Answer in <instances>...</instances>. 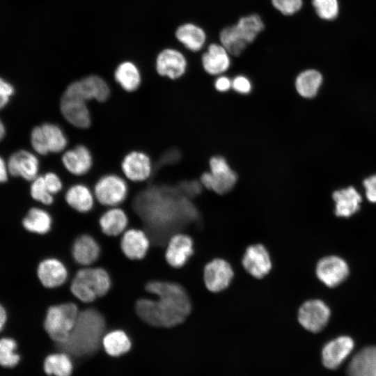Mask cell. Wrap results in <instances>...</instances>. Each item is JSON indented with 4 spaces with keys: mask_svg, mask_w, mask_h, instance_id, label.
<instances>
[{
    "mask_svg": "<svg viewBox=\"0 0 376 376\" xmlns=\"http://www.w3.org/2000/svg\"><path fill=\"white\" fill-rule=\"evenodd\" d=\"M13 93L14 88L12 85L0 77V109L8 102Z\"/></svg>",
    "mask_w": 376,
    "mask_h": 376,
    "instance_id": "cell-44",
    "label": "cell"
},
{
    "mask_svg": "<svg viewBox=\"0 0 376 376\" xmlns=\"http://www.w3.org/2000/svg\"><path fill=\"white\" fill-rule=\"evenodd\" d=\"M70 290L75 297L85 304L91 303L97 298L95 293L91 288L75 276L71 281Z\"/></svg>",
    "mask_w": 376,
    "mask_h": 376,
    "instance_id": "cell-39",
    "label": "cell"
},
{
    "mask_svg": "<svg viewBox=\"0 0 376 376\" xmlns=\"http://www.w3.org/2000/svg\"><path fill=\"white\" fill-rule=\"evenodd\" d=\"M235 26L240 37L247 44L251 43L265 28L263 21L257 14L242 17Z\"/></svg>",
    "mask_w": 376,
    "mask_h": 376,
    "instance_id": "cell-34",
    "label": "cell"
},
{
    "mask_svg": "<svg viewBox=\"0 0 376 376\" xmlns=\"http://www.w3.org/2000/svg\"><path fill=\"white\" fill-rule=\"evenodd\" d=\"M8 168L3 159L0 157V182H6L8 179Z\"/></svg>",
    "mask_w": 376,
    "mask_h": 376,
    "instance_id": "cell-46",
    "label": "cell"
},
{
    "mask_svg": "<svg viewBox=\"0 0 376 376\" xmlns=\"http://www.w3.org/2000/svg\"><path fill=\"white\" fill-rule=\"evenodd\" d=\"M30 191L31 197L43 205H49L54 203V195L49 191L42 175L32 181Z\"/></svg>",
    "mask_w": 376,
    "mask_h": 376,
    "instance_id": "cell-37",
    "label": "cell"
},
{
    "mask_svg": "<svg viewBox=\"0 0 376 376\" xmlns=\"http://www.w3.org/2000/svg\"><path fill=\"white\" fill-rule=\"evenodd\" d=\"M31 143L39 155L63 152L68 141L62 128L56 124L45 123L36 126L31 131Z\"/></svg>",
    "mask_w": 376,
    "mask_h": 376,
    "instance_id": "cell-5",
    "label": "cell"
},
{
    "mask_svg": "<svg viewBox=\"0 0 376 376\" xmlns=\"http://www.w3.org/2000/svg\"><path fill=\"white\" fill-rule=\"evenodd\" d=\"M61 163L65 169L75 176L87 174L93 165V157L85 145L78 144L66 149L62 154Z\"/></svg>",
    "mask_w": 376,
    "mask_h": 376,
    "instance_id": "cell-14",
    "label": "cell"
},
{
    "mask_svg": "<svg viewBox=\"0 0 376 376\" xmlns=\"http://www.w3.org/2000/svg\"><path fill=\"white\" fill-rule=\"evenodd\" d=\"M102 345L108 354L118 357L130 350L131 341L124 331L116 329L104 335Z\"/></svg>",
    "mask_w": 376,
    "mask_h": 376,
    "instance_id": "cell-32",
    "label": "cell"
},
{
    "mask_svg": "<svg viewBox=\"0 0 376 376\" xmlns=\"http://www.w3.org/2000/svg\"><path fill=\"white\" fill-rule=\"evenodd\" d=\"M105 327L104 318L97 310L86 308L79 311L68 338L56 345L70 356L81 357L91 355L100 348Z\"/></svg>",
    "mask_w": 376,
    "mask_h": 376,
    "instance_id": "cell-2",
    "label": "cell"
},
{
    "mask_svg": "<svg viewBox=\"0 0 376 376\" xmlns=\"http://www.w3.org/2000/svg\"><path fill=\"white\" fill-rule=\"evenodd\" d=\"M114 79L127 93L136 91L142 81L139 69L131 61H123L117 66L114 71Z\"/></svg>",
    "mask_w": 376,
    "mask_h": 376,
    "instance_id": "cell-28",
    "label": "cell"
},
{
    "mask_svg": "<svg viewBox=\"0 0 376 376\" xmlns=\"http://www.w3.org/2000/svg\"><path fill=\"white\" fill-rule=\"evenodd\" d=\"M273 6L285 15H292L302 7V0H271Z\"/></svg>",
    "mask_w": 376,
    "mask_h": 376,
    "instance_id": "cell-40",
    "label": "cell"
},
{
    "mask_svg": "<svg viewBox=\"0 0 376 376\" xmlns=\"http://www.w3.org/2000/svg\"><path fill=\"white\" fill-rule=\"evenodd\" d=\"M64 198L72 209L80 213L90 212L95 201L93 191L83 183H75L70 186L65 193Z\"/></svg>",
    "mask_w": 376,
    "mask_h": 376,
    "instance_id": "cell-24",
    "label": "cell"
},
{
    "mask_svg": "<svg viewBox=\"0 0 376 376\" xmlns=\"http://www.w3.org/2000/svg\"><path fill=\"white\" fill-rule=\"evenodd\" d=\"M42 176L49 191L52 195L58 194L63 189V181L56 173L47 172Z\"/></svg>",
    "mask_w": 376,
    "mask_h": 376,
    "instance_id": "cell-42",
    "label": "cell"
},
{
    "mask_svg": "<svg viewBox=\"0 0 376 376\" xmlns=\"http://www.w3.org/2000/svg\"><path fill=\"white\" fill-rule=\"evenodd\" d=\"M354 341L347 336H341L327 343L322 350L323 365L331 370L338 368L354 348Z\"/></svg>",
    "mask_w": 376,
    "mask_h": 376,
    "instance_id": "cell-17",
    "label": "cell"
},
{
    "mask_svg": "<svg viewBox=\"0 0 376 376\" xmlns=\"http://www.w3.org/2000/svg\"><path fill=\"white\" fill-rule=\"evenodd\" d=\"M7 321V313L3 305L0 304V331L3 329Z\"/></svg>",
    "mask_w": 376,
    "mask_h": 376,
    "instance_id": "cell-47",
    "label": "cell"
},
{
    "mask_svg": "<svg viewBox=\"0 0 376 376\" xmlns=\"http://www.w3.org/2000/svg\"><path fill=\"white\" fill-rule=\"evenodd\" d=\"M175 36L186 48L192 52L201 50L206 40L203 29L192 23L180 26L176 30Z\"/></svg>",
    "mask_w": 376,
    "mask_h": 376,
    "instance_id": "cell-30",
    "label": "cell"
},
{
    "mask_svg": "<svg viewBox=\"0 0 376 376\" xmlns=\"http://www.w3.org/2000/svg\"><path fill=\"white\" fill-rule=\"evenodd\" d=\"M37 276L44 287L56 288L65 283L68 277V271L59 259L47 258L38 264Z\"/></svg>",
    "mask_w": 376,
    "mask_h": 376,
    "instance_id": "cell-19",
    "label": "cell"
},
{
    "mask_svg": "<svg viewBox=\"0 0 376 376\" xmlns=\"http://www.w3.org/2000/svg\"><path fill=\"white\" fill-rule=\"evenodd\" d=\"M128 224L126 212L118 206L110 207L99 219L102 232L109 237H116L123 234Z\"/></svg>",
    "mask_w": 376,
    "mask_h": 376,
    "instance_id": "cell-26",
    "label": "cell"
},
{
    "mask_svg": "<svg viewBox=\"0 0 376 376\" xmlns=\"http://www.w3.org/2000/svg\"><path fill=\"white\" fill-rule=\"evenodd\" d=\"M79 310L73 302H64L48 308L44 328L50 338L59 345L68 338L77 319Z\"/></svg>",
    "mask_w": 376,
    "mask_h": 376,
    "instance_id": "cell-3",
    "label": "cell"
},
{
    "mask_svg": "<svg viewBox=\"0 0 376 376\" xmlns=\"http://www.w3.org/2000/svg\"><path fill=\"white\" fill-rule=\"evenodd\" d=\"M148 235L141 229L126 230L120 238V246L124 256L130 260L143 259L150 248Z\"/></svg>",
    "mask_w": 376,
    "mask_h": 376,
    "instance_id": "cell-18",
    "label": "cell"
},
{
    "mask_svg": "<svg viewBox=\"0 0 376 376\" xmlns=\"http://www.w3.org/2000/svg\"><path fill=\"white\" fill-rule=\"evenodd\" d=\"M43 368L48 375L70 376L72 363L70 355L63 352L48 355L44 361Z\"/></svg>",
    "mask_w": 376,
    "mask_h": 376,
    "instance_id": "cell-33",
    "label": "cell"
},
{
    "mask_svg": "<svg viewBox=\"0 0 376 376\" xmlns=\"http://www.w3.org/2000/svg\"><path fill=\"white\" fill-rule=\"evenodd\" d=\"M145 290L153 298H141L136 302L138 316L157 327H173L182 323L192 311L187 290L175 282L151 281Z\"/></svg>",
    "mask_w": 376,
    "mask_h": 376,
    "instance_id": "cell-1",
    "label": "cell"
},
{
    "mask_svg": "<svg viewBox=\"0 0 376 376\" xmlns=\"http://www.w3.org/2000/svg\"><path fill=\"white\" fill-rule=\"evenodd\" d=\"M187 67L185 56L177 49H165L156 58L155 68L158 75L172 80L181 78L185 74Z\"/></svg>",
    "mask_w": 376,
    "mask_h": 376,
    "instance_id": "cell-15",
    "label": "cell"
},
{
    "mask_svg": "<svg viewBox=\"0 0 376 376\" xmlns=\"http://www.w3.org/2000/svg\"><path fill=\"white\" fill-rule=\"evenodd\" d=\"M110 95L111 89L107 82L98 75H91L69 84L62 96L87 102L91 100L104 102Z\"/></svg>",
    "mask_w": 376,
    "mask_h": 376,
    "instance_id": "cell-6",
    "label": "cell"
},
{
    "mask_svg": "<svg viewBox=\"0 0 376 376\" xmlns=\"http://www.w3.org/2000/svg\"><path fill=\"white\" fill-rule=\"evenodd\" d=\"M100 251L98 242L88 234L78 236L71 249L72 258L83 267H89L95 263L100 257Z\"/></svg>",
    "mask_w": 376,
    "mask_h": 376,
    "instance_id": "cell-21",
    "label": "cell"
},
{
    "mask_svg": "<svg viewBox=\"0 0 376 376\" xmlns=\"http://www.w3.org/2000/svg\"><path fill=\"white\" fill-rule=\"evenodd\" d=\"M22 225L30 233L44 235L51 230L52 218L45 210L40 207H32L24 217Z\"/></svg>",
    "mask_w": 376,
    "mask_h": 376,
    "instance_id": "cell-31",
    "label": "cell"
},
{
    "mask_svg": "<svg viewBox=\"0 0 376 376\" xmlns=\"http://www.w3.org/2000/svg\"><path fill=\"white\" fill-rule=\"evenodd\" d=\"M214 90L219 93H226L232 89V79L226 75H219L214 81Z\"/></svg>",
    "mask_w": 376,
    "mask_h": 376,
    "instance_id": "cell-45",
    "label": "cell"
},
{
    "mask_svg": "<svg viewBox=\"0 0 376 376\" xmlns=\"http://www.w3.org/2000/svg\"><path fill=\"white\" fill-rule=\"evenodd\" d=\"M221 45L234 56H239L248 44L240 37L235 24L224 28L219 34Z\"/></svg>",
    "mask_w": 376,
    "mask_h": 376,
    "instance_id": "cell-35",
    "label": "cell"
},
{
    "mask_svg": "<svg viewBox=\"0 0 376 376\" xmlns=\"http://www.w3.org/2000/svg\"><path fill=\"white\" fill-rule=\"evenodd\" d=\"M363 185L367 199L371 203H376V174L364 179Z\"/></svg>",
    "mask_w": 376,
    "mask_h": 376,
    "instance_id": "cell-43",
    "label": "cell"
},
{
    "mask_svg": "<svg viewBox=\"0 0 376 376\" xmlns=\"http://www.w3.org/2000/svg\"><path fill=\"white\" fill-rule=\"evenodd\" d=\"M322 83L321 73L315 69L301 72L295 78V88L299 96L311 99L316 96Z\"/></svg>",
    "mask_w": 376,
    "mask_h": 376,
    "instance_id": "cell-29",
    "label": "cell"
},
{
    "mask_svg": "<svg viewBox=\"0 0 376 376\" xmlns=\"http://www.w3.org/2000/svg\"><path fill=\"white\" fill-rule=\"evenodd\" d=\"M348 376H376V346H368L359 351L350 361Z\"/></svg>",
    "mask_w": 376,
    "mask_h": 376,
    "instance_id": "cell-25",
    "label": "cell"
},
{
    "mask_svg": "<svg viewBox=\"0 0 376 376\" xmlns=\"http://www.w3.org/2000/svg\"><path fill=\"white\" fill-rule=\"evenodd\" d=\"M17 344L10 337L0 338V366L3 368H14L19 361L20 356L17 352Z\"/></svg>",
    "mask_w": 376,
    "mask_h": 376,
    "instance_id": "cell-36",
    "label": "cell"
},
{
    "mask_svg": "<svg viewBox=\"0 0 376 376\" xmlns=\"http://www.w3.org/2000/svg\"><path fill=\"white\" fill-rule=\"evenodd\" d=\"M234 276L232 265L221 258H213L203 267V283L205 288L212 293L226 290L232 283Z\"/></svg>",
    "mask_w": 376,
    "mask_h": 376,
    "instance_id": "cell-8",
    "label": "cell"
},
{
    "mask_svg": "<svg viewBox=\"0 0 376 376\" xmlns=\"http://www.w3.org/2000/svg\"><path fill=\"white\" fill-rule=\"evenodd\" d=\"M120 169L125 179L133 182H142L151 177L153 164L147 153L134 150L128 152L123 157Z\"/></svg>",
    "mask_w": 376,
    "mask_h": 376,
    "instance_id": "cell-11",
    "label": "cell"
},
{
    "mask_svg": "<svg viewBox=\"0 0 376 376\" xmlns=\"http://www.w3.org/2000/svg\"><path fill=\"white\" fill-rule=\"evenodd\" d=\"M317 15L325 20L335 19L338 14V0H312Z\"/></svg>",
    "mask_w": 376,
    "mask_h": 376,
    "instance_id": "cell-38",
    "label": "cell"
},
{
    "mask_svg": "<svg viewBox=\"0 0 376 376\" xmlns=\"http://www.w3.org/2000/svg\"><path fill=\"white\" fill-rule=\"evenodd\" d=\"M335 202V214L338 217H350L360 209L361 195L353 187L335 191L332 194Z\"/></svg>",
    "mask_w": 376,
    "mask_h": 376,
    "instance_id": "cell-27",
    "label": "cell"
},
{
    "mask_svg": "<svg viewBox=\"0 0 376 376\" xmlns=\"http://www.w3.org/2000/svg\"><path fill=\"white\" fill-rule=\"evenodd\" d=\"M60 111L64 119L76 128L84 130L91 125V114L86 101L61 96Z\"/></svg>",
    "mask_w": 376,
    "mask_h": 376,
    "instance_id": "cell-16",
    "label": "cell"
},
{
    "mask_svg": "<svg viewBox=\"0 0 376 376\" xmlns=\"http://www.w3.org/2000/svg\"><path fill=\"white\" fill-rule=\"evenodd\" d=\"M315 273L321 282L329 288H334L346 279L349 274V267L343 258L329 256L318 262Z\"/></svg>",
    "mask_w": 376,
    "mask_h": 376,
    "instance_id": "cell-13",
    "label": "cell"
},
{
    "mask_svg": "<svg viewBox=\"0 0 376 376\" xmlns=\"http://www.w3.org/2000/svg\"><path fill=\"white\" fill-rule=\"evenodd\" d=\"M331 311L327 305L320 299L304 301L299 308L297 320L307 331L318 333L327 325Z\"/></svg>",
    "mask_w": 376,
    "mask_h": 376,
    "instance_id": "cell-9",
    "label": "cell"
},
{
    "mask_svg": "<svg viewBox=\"0 0 376 376\" xmlns=\"http://www.w3.org/2000/svg\"><path fill=\"white\" fill-rule=\"evenodd\" d=\"M194 253V240L187 234L175 233L166 241L165 260L173 268L178 269L185 266Z\"/></svg>",
    "mask_w": 376,
    "mask_h": 376,
    "instance_id": "cell-12",
    "label": "cell"
},
{
    "mask_svg": "<svg viewBox=\"0 0 376 376\" xmlns=\"http://www.w3.org/2000/svg\"><path fill=\"white\" fill-rule=\"evenodd\" d=\"M230 54L222 45L212 43L201 56V63L205 72L212 76H219L230 66Z\"/></svg>",
    "mask_w": 376,
    "mask_h": 376,
    "instance_id": "cell-22",
    "label": "cell"
},
{
    "mask_svg": "<svg viewBox=\"0 0 376 376\" xmlns=\"http://www.w3.org/2000/svg\"><path fill=\"white\" fill-rule=\"evenodd\" d=\"M93 191L99 203L110 207L118 206L125 201L129 188L125 178L107 173L98 178Z\"/></svg>",
    "mask_w": 376,
    "mask_h": 376,
    "instance_id": "cell-7",
    "label": "cell"
},
{
    "mask_svg": "<svg viewBox=\"0 0 376 376\" xmlns=\"http://www.w3.org/2000/svg\"><path fill=\"white\" fill-rule=\"evenodd\" d=\"M8 171L14 176L33 181L39 171V160L31 152L21 150L14 152L9 158Z\"/></svg>",
    "mask_w": 376,
    "mask_h": 376,
    "instance_id": "cell-20",
    "label": "cell"
},
{
    "mask_svg": "<svg viewBox=\"0 0 376 376\" xmlns=\"http://www.w3.org/2000/svg\"><path fill=\"white\" fill-rule=\"evenodd\" d=\"M75 276L86 283L97 297L107 295L111 286L110 275L103 267H83L77 271Z\"/></svg>",
    "mask_w": 376,
    "mask_h": 376,
    "instance_id": "cell-23",
    "label": "cell"
},
{
    "mask_svg": "<svg viewBox=\"0 0 376 376\" xmlns=\"http://www.w3.org/2000/svg\"><path fill=\"white\" fill-rule=\"evenodd\" d=\"M232 90L238 95H246L252 91L253 85L247 77L239 75L232 79Z\"/></svg>",
    "mask_w": 376,
    "mask_h": 376,
    "instance_id": "cell-41",
    "label": "cell"
},
{
    "mask_svg": "<svg viewBox=\"0 0 376 376\" xmlns=\"http://www.w3.org/2000/svg\"><path fill=\"white\" fill-rule=\"evenodd\" d=\"M209 171L200 176L202 185L218 195L230 192L236 185L238 176L230 163L221 155L212 156L209 159Z\"/></svg>",
    "mask_w": 376,
    "mask_h": 376,
    "instance_id": "cell-4",
    "label": "cell"
},
{
    "mask_svg": "<svg viewBox=\"0 0 376 376\" xmlns=\"http://www.w3.org/2000/svg\"><path fill=\"white\" fill-rule=\"evenodd\" d=\"M5 133H6V130H5L4 125L3 123L1 122V120H0V141L3 138Z\"/></svg>",
    "mask_w": 376,
    "mask_h": 376,
    "instance_id": "cell-48",
    "label": "cell"
},
{
    "mask_svg": "<svg viewBox=\"0 0 376 376\" xmlns=\"http://www.w3.org/2000/svg\"><path fill=\"white\" fill-rule=\"evenodd\" d=\"M241 263L244 270L253 278L262 279L272 269V260L268 249L260 243L248 246L242 254Z\"/></svg>",
    "mask_w": 376,
    "mask_h": 376,
    "instance_id": "cell-10",
    "label": "cell"
}]
</instances>
